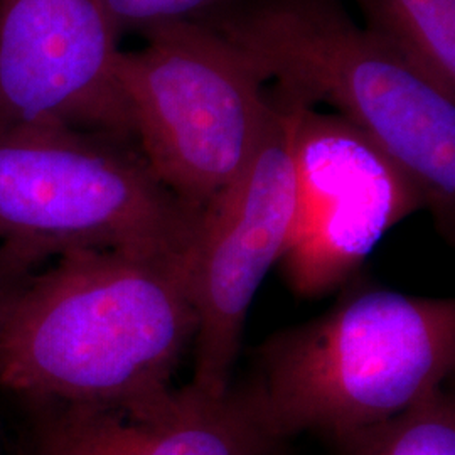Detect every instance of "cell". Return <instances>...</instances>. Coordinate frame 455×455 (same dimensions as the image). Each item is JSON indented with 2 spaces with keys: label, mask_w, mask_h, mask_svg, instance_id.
<instances>
[{
  "label": "cell",
  "mask_w": 455,
  "mask_h": 455,
  "mask_svg": "<svg viewBox=\"0 0 455 455\" xmlns=\"http://www.w3.org/2000/svg\"><path fill=\"white\" fill-rule=\"evenodd\" d=\"M197 329L191 251H71L33 272L0 323V391L132 405L172 388Z\"/></svg>",
  "instance_id": "1"
},
{
  "label": "cell",
  "mask_w": 455,
  "mask_h": 455,
  "mask_svg": "<svg viewBox=\"0 0 455 455\" xmlns=\"http://www.w3.org/2000/svg\"><path fill=\"white\" fill-rule=\"evenodd\" d=\"M235 49L282 101L331 107L417 184L445 236L455 218V97L346 0H221L196 20Z\"/></svg>",
  "instance_id": "2"
},
{
  "label": "cell",
  "mask_w": 455,
  "mask_h": 455,
  "mask_svg": "<svg viewBox=\"0 0 455 455\" xmlns=\"http://www.w3.org/2000/svg\"><path fill=\"white\" fill-rule=\"evenodd\" d=\"M454 366L455 300L361 289L263 342L238 395L272 442L339 443L443 390Z\"/></svg>",
  "instance_id": "3"
},
{
  "label": "cell",
  "mask_w": 455,
  "mask_h": 455,
  "mask_svg": "<svg viewBox=\"0 0 455 455\" xmlns=\"http://www.w3.org/2000/svg\"><path fill=\"white\" fill-rule=\"evenodd\" d=\"M201 214L164 186L135 142L0 132V246L29 270L82 250L188 253Z\"/></svg>",
  "instance_id": "4"
},
{
  "label": "cell",
  "mask_w": 455,
  "mask_h": 455,
  "mask_svg": "<svg viewBox=\"0 0 455 455\" xmlns=\"http://www.w3.org/2000/svg\"><path fill=\"white\" fill-rule=\"evenodd\" d=\"M142 37L144 46L122 51L116 65L135 142L164 186L203 212L253 156L270 93L235 49L197 22Z\"/></svg>",
  "instance_id": "5"
},
{
  "label": "cell",
  "mask_w": 455,
  "mask_h": 455,
  "mask_svg": "<svg viewBox=\"0 0 455 455\" xmlns=\"http://www.w3.org/2000/svg\"><path fill=\"white\" fill-rule=\"evenodd\" d=\"M282 103L291 108L295 203L278 265L293 292L317 299L356 275L391 228L425 201L407 172L356 125Z\"/></svg>",
  "instance_id": "6"
},
{
  "label": "cell",
  "mask_w": 455,
  "mask_h": 455,
  "mask_svg": "<svg viewBox=\"0 0 455 455\" xmlns=\"http://www.w3.org/2000/svg\"><path fill=\"white\" fill-rule=\"evenodd\" d=\"M270 100L272 112L253 156L203 210L191 250L197 329L189 385L210 396L231 390L248 310L280 260L292 225L291 108L272 93Z\"/></svg>",
  "instance_id": "7"
},
{
  "label": "cell",
  "mask_w": 455,
  "mask_h": 455,
  "mask_svg": "<svg viewBox=\"0 0 455 455\" xmlns=\"http://www.w3.org/2000/svg\"><path fill=\"white\" fill-rule=\"evenodd\" d=\"M120 37L103 0H0V132L71 129L135 142L116 76Z\"/></svg>",
  "instance_id": "8"
},
{
  "label": "cell",
  "mask_w": 455,
  "mask_h": 455,
  "mask_svg": "<svg viewBox=\"0 0 455 455\" xmlns=\"http://www.w3.org/2000/svg\"><path fill=\"white\" fill-rule=\"evenodd\" d=\"M22 403L31 455H270L275 443L233 387L210 396L186 385L132 405Z\"/></svg>",
  "instance_id": "9"
},
{
  "label": "cell",
  "mask_w": 455,
  "mask_h": 455,
  "mask_svg": "<svg viewBox=\"0 0 455 455\" xmlns=\"http://www.w3.org/2000/svg\"><path fill=\"white\" fill-rule=\"evenodd\" d=\"M363 24L455 97V0H351Z\"/></svg>",
  "instance_id": "10"
},
{
  "label": "cell",
  "mask_w": 455,
  "mask_h": 455,
  "mask_svg": "<svg viewBox=\"0 0 455 455\" xmlns=\"http://www.w3.org/2000/svg\"><path fill=\"white\" fill-rule=\"evenodd\" d=\"M338 445L342 455H455L454 398L437 391L405 413Z\"/></svg>",
  "instance_id": "11"
},
{
  "label": "cell",
  "mask_w": 455,
  "mask_h": 455,
  "mask_svg": "<svg viewBox=\"0 0 455 455\" xmlns=\"http://www.w3.org/2000/svg\"><path fill=\"white\" fill-rule=\"evenodd\" d=\"M221 0H103L118 34L150 33L154 29L196 22Z\"/></svg>",
  "instance_id": "12"
},
{
  "label": "cell",
  "mask_w": 455,
  "mask_h": 455,
  "mask_svg": "<svg viewBox=\"0 0 455 455\" xmlns=\"http://www.w3.org/2000/svg\"><path fill=\"white\" fill-rule=\"evenodd\" d=\"M33 272L36 270L22 267L0 246V323L4 321L20 287Z\"/></svg>",
  "instance_id": "13"
},
{
  "label": "cell",
  "mask_w": 455,
  "mask_h": 455,
  "mask_svg": "<svg viewBox=\"0 0 455 455\" xmlns=\"http://www.w3.org/2000/svg\"><path fill=\"white\" fill-rule=\"evenodd\" d=\"M0 440H2V437H0ZM0 455H2V442H0Z\"/></svg>",
  "instance_id": "14"
}]
</instances>
